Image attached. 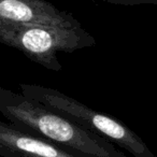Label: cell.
I'll return each instance as SVG.
<instances>
[{
  "label": "cell",
  "mask_w": 157,
  "mask_h": 157,
  "mask_svg": "<svg viewBox=\"0 0 157 157\" xmlns=\"http://www.w3.org/2000/svg\"><path fill=\"white\" fill-rule=\"evenodd\" d=\"M0 112L17 128L51 140L82 157H126L105 137L5 87L0 88Z\"/></svg>",
  "instance_id": "obj_1"
},
{
  "label": "cell",
  "mask_w": 157,
  "mask_h": 157,
  "mask_svg": "<svg viewBox=\"0 0 157 157\" xmlns=\"http://www.w3.org/2000/svg\"><path fill=\"white\" fill-rule=\"evenodd\" d=\"M18 86L24 96L116 143L133 157H157L137 132L114 116L90 109L55 88L25 83Z\"/></svg>",
  "instance_id": "obj_2"
},
{
  "label": "cell",
  "mask_w": 157,
  "mask_h": 157,
  "mask_svg": "<svg viewBox=\"0 0 157 157\" xmlns=\"http://www.w3.org/2000/svg\"><path fill=\"white\" fill-rule=\"evenodd\" d=\"M0 42L20 51L31 61L54 72L63 70L57 53H72L96 45V40L83 27L24 25L0 20Z\"/></svg>",
  "instance_id": "obj_3"
},
{
  "label": "cell",
  "mask_w": 157,
  "mask_h": 157,
  "mask_svg": "<svg viewBox=\"0 0 157 157\" xmlns=\"http://www.w3.org/2000/svg\"><path fill=\"white\" fill-rule=\"evenodd\" d=\"M0 20L58 28L82 27L71 13L58 9L46 0H0Z\"/></svg>",
  "instance_id": "obj_4"
},
{
  "label": "cell",
  "mask_w": 157,
  "mask_h": 157,
  "mask_svg": "<svg viewBox=\"0 0 157 157\" xmlns=\"http://www.w3.org/2000/svg\"><path fill=\"white\" fill-rule=\"evenodd\" d=\"M1 157H82L51 140L0 122Z\"/></svg>",
  "instance_id": "obj_5"
},
{
  "label": "cell",
  "mask_w": 157,
  "mask_h": 157,
  "mask_svg": "<svg viewBox=\"0 0 157 157\" xmlns=\"http://www.w3.org/2000/svg\"><path fill=\"white\" fill-rule=\"evenodd\" d=\"M105 2L116 6H139V5H155L157 6V0H102Z\"/></svg>",
  "instance_id": "obj_6"
}]
</instances>
